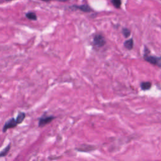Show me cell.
Returning a JSON list of instances; mask_svg holds the SVG:
<instances>
[{
    "mask_svg": "<svg viewBox=\"0 0 161 161\" xmlns=\"http://www.w3.org/2000/svg\"><path fill=\"white\" fill-rule=\"evenodd\" d=\"M150 51L148 48L145 46L144 47V54H143V59L146 62L149 64L156 65L158 68L161 69V56H154V55H149Z\"/></svg>",
    "mask_w": 161,
    "mask_h": 161,
    "instance_id": "obj_1",
    "label": "cell"
},
{
    "mask_svg": "<svg viewBox=\"0 0 161 161\" xmlns=\"http://www.w3.org/2000/svg\"><path fill=\"white\" fill-rule=\"evenodd\" d=\"M93 45L98 48L103 47L107 43L105 38L101 34H96L94 36L93 40Z\"/></svg>",
    "mask_w": 161,
    "mask_h": 161,
    "instance_id": "obj_2",
    "label": "cell"
},
{
    "mask_svg": "<svg viewBox=\"0 0 161 161\" xmlns=\"http://www.w3.org/2000/svg\"><path fill=\"white\" fill-rule=\"evenodd\" d=\"M55 118L54 116H49V115H42L41 117L38 119V127L42 128L46 125L49 124Z\"/></svg>",
    "mask_w": 161,
    "mask_h": 161,
    "instance_id": "obj_3",
    "label": "cell"
},
{
    "mask_svg": "<svg viewBox=\"0 0 161 161\" xmlns=\"http://www.w3.org/2000/svg\"><path fill=\"white\" fill-rule=\"evenodd\" d=\"M18 125V124L17 123V121H16V118H10L8 121H7L6 123H5V124L4 125L3 129H2V132L3 133H5L8 130L11 129H13V128H15Z\"/></svg>",
    "mask_w": 161,
    "mask_h": 161,
    "instance_id": "obj_4",
    "label": "cell"
},
{
    "mask_svg": "<svg viewBox=\"0 0 161 161\" xmlns=\"http://www.w3.org/2000/svg\"><path fill=\"white\" fill-rule=\"evenodd\" d=\"M124 47L126 49L129 50V51H131V50L133 49L134 46V39L133 38H130V39L125 40L124 42Z\"/></svg>",
    "mask_w": 161,
    "mask_h": 161,
    "instance_id": "obj_5",
    "label": "cell"
},
{
    "mask_svg": "<svg viewBox=\"0 0 161 161\" xmlns=\"http://www.w3.org/2000/svg\"><path fill=\"white\" fill-rule=\"evenodd\" d=\"M94 149H95V148H94L93 146L84 145V146H82L80 148L77 149V150L79 152H90Z\"/></svg>",
    "mask_w": 161,
    "mask_h": 161,
    "instance_id": "obj_6",
    "label": "cell"
},
{
    "mask_svg": "<svg viewBox=\"0 0 161 161\" xmlns=\"http://www.w3.org/2000/svg\"><path fill=\"white\" fill-rule=\"evenodd\" d=\"M140 88L142 89V90L143 91H147L149 90L152 87V84L151 82H142L140 83Z\"/></svg>",
    "mask_w": 161,
    "mask_h": 161,
    "instance_id": "obj_7",
    "label": "cell"
},
{
    "mask_svg": "<svg viewBox=\"0 0 161 161\" xmlns=\"http://www.w3.org/2000/svg\"><path fill=\"white\" fill-rule=\"evenodd\" d=\"M73 8H75L76 9L80 10L82 12H90L92 11L91 8L88 5H81V6H73Z\"/></svg>",
    "mask_w": 161,
    "mask_h": 161,
    "instance_id": "obj_8",
    "label": "cell"
},
{
    "mask_svg": "<svg viewBox=\"0 0 161 161\" xmlns=\"http://www.w3.org/2000/svg\"><path fill=\"white\" fill-rule=\"evenodd\" d=\"M25 117H26V114L24 112H20L18 113L17 116H16V121H17V123L18 124V125L21 124L22 122L24 121Z\"/></svg>",
    "mask_w": 161,
    "mask_h": 161,
    "instance_id": "obj_9",
    "label": "cell"
},
{
    "mask_svg": "<svg viewBox=\"0 0 161 161\" xmlns=\"http://www.w3.org/2000/svg\"><path fill=\"white\" fill-rule=\"evenodd\" d=\"M10 149H11V143H9L8 145L2 151L0 152V158L6 157L7 155H8V154L9 153V152L10 151Z\"/></svg>",
    "mask_w": 161,
    "mask_h": 161,
    "instance_id": "obj_10",
    "label": "cell"
},
{
    "mask_svg": "<svg viewBox=\"0 0 161 161\" xmlns=\"http://www.w3.org/2000/svg\"><path fill=\"white\" fill-rule=\"evenodd\" d=\"M26 17L30 20H37V16L36 14L34 12H29L26 14Z\"/></svg>",
    "mask_w": 161,
    "mask_h": 161,
    "instance_id": "obj_11",
    "label": "cell"
},
{
    "mask_svg": "<svg viewBox=\"0 0 161 161\" xmlns=\"http://www.w3.org/2000/svg\"><path fill=\"white\" fill-rule=\"evenodd\" d=\"M122 34L124 35V37L128 38V37H129L130 35L131 32H130V30H129L128 29H126V28H124V29H123V30H122Z\"/></svg>",
    "mask_w": 161,
    "mask_h": 161,
    "instance_id": "obj_12",
    "label": "cell"
},
{
    "mask_svg": "<svg viewBox=\"0 0 161 161\" xmlns=\"http://www.w3.org/2000/svg\"><path fill=\"white\" fill-rule=\"evenodd\" d=\"M113 6L116 8H120L121 6V0H112Z\"/></svg>",
    "mask_w": 161,
    "mask_h": 161,
    "instance_id": "obj_13",
    "label": "cell"
},
{
    "mask_svg": "<svg viewBox=\"0 0 161 161\" xmlns=\"http://www.w3.org/2000/svg\"><path fill=\"white\" fill-rule=\"evenodd\" d=\"M58 1H68V0H58Z\"/></svg>",
    "mask_w": 161,
    "mask_h": 161,
    "instance_id": "obj_14",
    "label": "cell"
},
{
    "mask_svg": "<svg viewBox=\"0 0 161 161\" xmlns=\"http://www.w3.org/2000/svg\"><path fill=\"white\" fill-rule=\"evenodd\" d=\"M43 1H50V0H43Z\"/></svg>",
    "mask_w": 161,
    "mask_h": 161,
    "instance_id": "obj_15",
    "label": "cell"
},
{
    "mask_svg": "<svg viewBox=\"0 0 161 161\" xmlns=\"http://www.w3.org/2000/svg\"><path fill=\"white\" fill-rule=\"evenodd\" d=\"M7 1H12V0H7Z\"/></svg>",
    "mask_w": 161,
    "mask_h": 161,
    "instance_id": "obj_16",
    "label": "cell"
}]
</instances>
